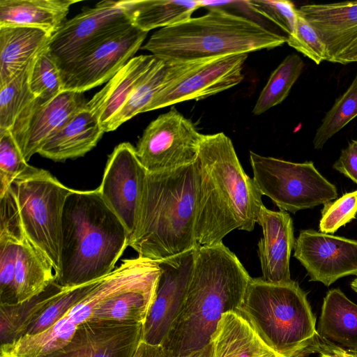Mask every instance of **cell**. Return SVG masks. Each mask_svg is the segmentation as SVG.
Instances as JSON below:
<instances>
[{
  "label": "cell",
  "mask_w": 357,
  "mask_h": 357,
  "mask_svg": "<svg viewBox=\"0 0 357 357\" xmlns=\"http://www.w3.org/2000/svg\"><path fill=\"white\" fill-rule=\"evenodd\" d=\"M22 237L0 234V304L17 303L14 287L15 260L17 244Z\"/></svg>",
  "instance_id": "cell-37"
},
{
  "label": "cell",
  "mask_w": 357,
  "mask_h": 357,
  "mask_svg": "<svg viewBox=\"0 0 357 357\" xmlns=\"http://www.w3.org/2000/svg\"><path fill=\"white\" fill-rule=\"evenodd\" d=\"M211 342L213 357H280L236 312L225 313Z\"/></svg>",
  "instance_id": "cell-25"
},
{
  "label": "cell",
  "mask_w": 357,
  "mask_h": 357,
  "mask_svg": "<svg viewBox=\"0 0 357 357\" xmlns=\"http://www.w3.org/2000/svg\"><path fill=\"white\" fill-rule=\"evenodd\" d=\"M317 330L323 340L357 350V305L340 289L329 290L324 298Z\"/></svg>",
  "instance_id": "cell-26"
},
{
  "label": "cell",
  "mask_w": 357,
  "mask_h": 357,
  "mask_svg": "<svg viewBox=\"0 0 357 357\" xmlns=\"http://www.w3.org/2000/svg\"><path fill=\"white\" fill-rule=\"evenodd\" d=\"M197 61L160 62L136 87L129 99L110 125L109 132L138 114L145 112L155 94L162 87L189 70Z\"/></svg>",
  "instance_id": "cell-29"
},
{
  "label": "cell",
  "mask_w": 357,
  "mask_h": 357,
  "mask_svg": "<svg viewBox=\"0 0 357 357\" xmlns=\"http://www.w3.org/2000/svg\"><path fill=\"white\" fill-rule=\"evenodd\" d=\"M186 357H213V344L211 342L201 350L197 351Z\"/></svg>",
  "instance_id": "cell-44"
},
{
  "label": "cell",
  "mask_w": 357,
  "mask_h": 357,
  "mask_svg": "<svg viewBox=\"0 0 357 357\" xmlns=\"http://www.w3.org/2000/svg\"><path fill=\"white\" fill-rule=\"evenodd\" d=\"M257 223L263 231L258 243L262 278L273 283L291 280L289 261L296 241L291 217L287 211H272L263 205Z\"/></svg>",
  "instance_id": "cell-18"
},
{
  "label": "cell",
  "mask_w": 357,
  "mask_h": 357,
  "mask_svg": "<svg viewBox=\"0 0 357 357\" xmlns=\"http://www.w3.org/2000/svg\"><path fill=\"white\" fill-rule=\"evenodd\" d=\"M54 281L55 273L52 264L25 236L22 237L17 244L15 260L14 287L17 303L40 294Z\"/></svg>",
  "instance_id": "cell-28"
},
{
  "label": "cell",
  "mask_w": 357,
  "mask_h": 357,
  "mask_svg": "<svg viewBox=\"0 0 357 357\" xmlns=\"http://www.w3.org/2000/svg\"><path fill=\"white\" fill-rule=\"evenodd\" d=\"M132 24L146 32L153 29L178 24L190 19L203 7L199 0H123L121 1Z\"/></svg>",
  "instance_id": "cell-27"
},
{
  "label": "cell",
  "mask_w": 357,
  "mask_h": 357,
  "mask_svg": "<svg viewBox=\"0 0 357 357\" xmlns=\"http://www.w3.org/2000/svg\"><path fill=\"white\" fill-rule=\"evenodd\" d=\"M294 249V257L310 281L328 287L340 278L357 275L356 240L305 229L301 231Z\"/></svg>",
  "instance_id": "cell-16"
},
{
  "label": "cell",
  "mask_w": 357,
  "mask_h": 357,
  "mask_svg": "<svg viewBox=\"0 0 357 357\" xmlns=\"http://www.w3.org/2000/svg\"><path fill=\"white\" fill-rule=\"evenodd\" d=\"M100 280L73 288L66 289L54 298L34 319L24 336L41 333L54 325L73 307L86 297Z\"/></svg>",
  "instance_id": "cell-34"
},
{
  "label": "cell",
  "mask_w": 357,
  "mask_h": 357,
  "mask_svg": "<svg viewBox=\"0 0 357 357\" xmlns=\"http://www.w3.org/2000/svg\"><path fill=\"white\" fill-rule=\"evenodd\" d=\"M248 8L277 24L288 36L295 29L298 9L285 0H252L244 1Z\"/></svg>",
  "instance_id": "cell-40"
},
{
  "label": "cell",
  "mask_w": 357,
  "mask_h": 357,
  "mask_svg": "<svg viewBox=\"0 0 357 357\" xmlns=\"http://www.w3.org/2000/svg\"><path fill=\"white\" fill-rule=\"evenodd\" d=\"M357 116V75L346 91L326 113L312 140L315 149H321L328 139Z\"/></svg>",
  "instance_id": "cell-33"
},
{
  "label": "cell",
  "mask_w": 357,
  "mask_h": 357,
  "mask_svg": "<svg viewBox=\"0 0 357 357\" xmlns=\"http://www.w3.org/2000/svg\"><path fill=\"white\" fill-rule=\"evenodd\" d=\"M160 268L151 261L132 282L105 298L93 310L89 321L145 322L154 299Z\"/></svg>",
  "instance_id": "cell-19"
},
{
  "label": "cell",
  "mask_w": 357,
  "mask_h": 357,
  "mask_svg": "<svg viewBox=\"0 0 357 357\" xmlns=\"http://www.w3.org/2000/svg\"><path fill=\"white\" fill-rule=\"evenodd\" d=\"M52 34L26 26H0V86L10 82L41 51Z\"/></svg>",
  "instance_id": "cell-23"
},
{
  "label": "cell",
  "mask_w": 357,
  "mask_h": 357,
  "mask_svg": "<svg viewBox=\"0 0 357 357\" xmlns=\"http://www.w3.org/2000/svg\"><path fill=\"white\" fill-rule=\"evenodd\" d=\"M351 289L357 293V278H355L351 283Z\"/></svg>",
  "instance_id": "cell-46"
},
{
  "label": "cell",
  "mask_w": 357,
  "mask_h": 357,
  "mask_svg": "<svg viewBox=\"0 0 357 357\" xmlns=\"http://www.w3.org/2000/svg\"><path fill=\"white\" fill-rule=\"evenodd\" d=\"M77 0H0V26H26L54 34Z\"/></svg>",
  "instance_id": "cell-24"
},
{
  "label": "cell",
  "mask_w": 357,
  "mask_h": 357,
  "mask_svg": "<svg viewBox=\"0 0 357 357\" xmlns=\"http://www.w3.org/2000/svg\"><path fill=\"white\" fill-rule=\"evenodd\" d=\"M197 248L158 262L160 274L143 324L142 341L162 344L167 337L184 302Z\"/></svg>",
  "instance_id": "cell-15"
},
{
  "label": "cell",
  "mask_w": 357,
  "mask_h": 357,
  "mask_svg": "<svg viewBox=\"0 0 357 357\" xmlns=\"http://www.w3.org/2000/svg\"><path fill=\"white\" fill-rule=\"evenodd\" d=\"M29 86L35 97L52 99L63 90L59 66L48 47L36 57L29 77Z\"/></svg>",
  "instance_id": "cell-35"
},
{
  "label": "cell",
  "mask_w": 357,
  "mask_h": 357,
  "mask_svg": "<svg viewBox=\"0 0 357 357\" xmlns=\"http://www.w3.org/2000/svg\"><path fill=\"white\" fill-rule=\"evenodd\" d=\"M160 61L153 54L134 56L87 102L86 107L98 118L105 132H109L134 90Z\"/></svg>",
  "instance_id": "cell-21"
},
{
  "label": "cell",
  "mask_w": 357,
  "mask_h": 357,
  "mask_svg": "<svg viewBox=\"0 0 357 357\" xmlns=\"http://www.w3.org/2000/svg\"><path fill=\"white\" fill-rule=\"evenodd\" d=\"M356 214L357 190H355L324 204L319 231L325 234H333L354 219Z\"/></svg>",
  "instance_id": "cell-38"
},
{
  "label": "cell",
  "mask_w": 357,
  "mask_h": 357,
  "mask_svg": "<svg viewBox=\"0 0 357 357\" xmlns=\"http://www.w3.org/2000/svg\"><path fill=\"white\" fill-rule=\"evenodd\" d=\"M357 57V38L335 60L334 63L347 64L354 61Z\"/></svg>",
  "instance_id": "cell-43"
},
{
  "label": "cell",
  "mask_w": 357,
  "mask_h": 357,
  "mask_svg": "<svg viewBox=\"0 0 357 357\" xmlns=\"http://www.w3.org/2000/svg\"><path fill=\"white\" fill-rule=\"evenodd\" d=\"M280 357L314 352L320 336L306 293L294 280L250 279L237 312Z\"/></svg>",
  "instance_id": "cell-6"
},
{
  "label": "cell",
  "mask_w": 357,
  "mask_h": 357,
  "mask_svg": "<svg viewBox=\"0 0 357 357\" xmlns=\"http://www.w3.org/2000/svg\"><path fill=\"white\" fill-rule=\"evenodd\" d=\"M147 33L132 25L59 66L63 90L84 93L107 83L134 57Z\"/></svg>",
  "instance_id": "cell-10"
},
{
  "label": "cell",
  "mask_w": 357,
  "mask_h": 357,
  "mask_svg": "<svg viewBox=\"0 0 357 357\" xmlns=\"http://www.w3.org/2000/svg\"><path fill=\"white\" fill-rule=\"evenodd\" d=\"M83 93L63 91L46 100L36 97L18 114L10 129L28 162L75 114L86 106Z\"/></svg>",
  "instance_id": "cell-14"
},
{
  "label": "cell",
  "mask_w": 357,
  "mask_h": 357,
  "mask_svg": "<svg viewBox=\"0 0 357 357\" xmlns=\"http://www.w3.org/2000/svg\"><path fill=\"white\" fill-rule=\"evenodd\" d=\"M148 172L129 142L117 145L109 155L98 188L102 199L129 233L135 232L142 207Z\"/></svg>",
  "instance_id": "cell-13"
},
{
  "label": "cell",
  "mask_w": 357,
  "mask_h": 357,
  "mask_svg": "<svg viewBox=\"0 0 357 357\" xmlns=\"http://www.w3.org/2000/svg\"><path fill=\"white\" fill-rule=\"evenodd\" d=\"M66 289L54 281L43 292L26 301L0 304L1 347L13 344L23 337L34 319Z\"/></svg>",
  "instance_id": "cell-30"
},
{
  "label": "cell",
  "mask_w": 357,
  "mask_h": 357,
  "mask_svg": "<svg viewBox=\"0 0 357 357\" xmlns=\"http://www.w3.org/2000/svg\"><path fill=\"white\" fill-rule=\"evenodd\" d=\"M204 15L155 31L142 46L167 61H192L271 50L287 37L252 20L220 7H208Z\"/></svg>",
  "instance_id": "cell-5"
},
{
  "label": "cell",
  "mask_w": 357,
  "mask_h": 357,
  "mask_svg": "<svg viewBox=\"0 0 357 357\" xmlns=\"http://www.w3.org/2000/svg\"><path fill=\"white\" fill-rule=\"evenodd\" d=\"M29 166L10 130H0V198Z\"/></svg>",
  "instance_id": "cell-36"
},
{
  "label": "cell",
  "mask_w": 357,
  "mask_h": 357,
  "mask_svg": "<svg viewBox=\"0 0 357 357\" xmlns=\"http://www.w3.org/2000/svg\"><path fill=\"white\" fill-rule=\"evenodd\" d=\"M333 167L357 183V140H352L342 150Z\"/></svg>",
  "instance_id": "cell-41"
},
{
  "label": "cell",
  "mask_w": 357,
  "mask_h": 357,
  "mask_svg": "<svg viewBox=\"0 0 357 357\" xmlns=\"http://www.w3.org/2000/svg\"><path fill=\"white\" fill-rule=\"evenodd\" d=\"M354 62H357V57L355 59Z\"/></svg>",
  "instance_id": "cell-47"
},
{
  "label": "cell",
  "mask_w": 357,
  "mask_h": 357,
  "mask_svg": "<svg viewBox=\"0 0 357 357\" xmlns=\"http://www.w3.org/2000/svg\"><path fill=\"white\" fill-rule=\"evenodd\" d=\"M287 43L316 64L326 61L325 45L314 29L298 11L294 31L287 36Z\"/></svg>",
  "instance_id": "cell-39"
},
{
  "label": "cell",
  "mask_w": 357,
  "mask_h": 357,
  "mask_svg": "<svg viewBox=\"0 0 357 357\" xmlns=\"http://www.w3.org/2000/svg\"><path fill=\"white\" fill-rule=\"evenodd\" d=\"M132 25L121 1H102L66 20L52 35L48 48L59 66Z\"/></svg>",
  "instance_id": "cell-11"
},
{
  "label": "cell",
  "mask_w": 357,
  "mask_h": 357,
  "mask_svg": "<svg viewBox=\"0 0 357 357\" xmlns=\"http://www.w3.org/2000/svg\"><path fill=\"white\" fill-rule=\"evenodd\" d=\"M250 162L261 193L280 211L296 213L337 197L336 187L320 174L312 162H293L251 151Z\"/></svg>",
  "instance_id": "cell-8"
},
{
  "label": "cell",
  "mask_w": 357,
  "mask_h": 357,
  "mask_svg": "<svg viewBox=\"0 0 357 357\" xmlns=\"http://www.w3.org/2000/svg\"><path fill=\"white\" fill-rule=\"evenodd\" d=\"M132 357H178L161 344H151L141 341Z\"/></svg>",
  "instance_id": "cell-42"
},
{
  "label": "cell",
  "mask_w": 357,
  "mask_h": 357,
  "mask_svg": "<svg viewBox=\"0 0 357 357\" xmlns=\"http://www.w3.org/2000/svg\"><path fill=\"white\" fill-rule=\"evenodd\" d=\"M36 57L10 82L0 86V130H10L18 114L36 98L29 86Z\"/></svg>",
  "instance_id": "cell-32"
},
{
  "label": "cell",
  "mask_w": 357,
  "mask_h": 357,
  "mask_svg": "<svg viewBox=\"0 0 357 357\" xmlns=\"http://www.w3.org/2000/svg\"><path fill=\"white\" fill-rule=\"evenodd\" d=\"M250 279L222 242L198 246L184 302L161 345L178 357L206 347L222 316L238 312Z\"/></svg>",
  "instance_id": "cell-2"
},
{
  "label": "cell",
  "mask_w": 357,
  "mask_h": 357,
  "mask_svg": "<svg viewBox=\"0 0 357 357\" xmlns=\"http://www.w3.org/2000/svg\"><path fill=\"white\" fill-rule=\"evenodd\" d=\"M298 13L314 29L326 49V61L335 59L357 38V1L307 4Z\"/></svg>",
  "instance_id": "cell-20"
},
{
  "label": "cell",
  "mask_w": 357,
  "mask_h": 357,
  "mask_svg": "<svg viewBox=\"0 0 357 357\" xmlns=\"http://www.w3.org/2000/svg\"><path fill=\"white\" fill-rule=\"evenodd\" d=\"M342 351L346 357H357V350L346 349L342 347Z\"/></svg>",
  "instance_id": "cell-45"
},
{
  "label": "cell",
  "mask_w": 357,
  "mask_h": 357,
  "mask_svg": "<svg viewBox=\"0 0 357 357\" xmlns=\"http://www.w3.org/2000/svg\"><path fill=\"white\" fill-rule=\"evenodd\" d=\"M304 65L298 55L287 56L270 75L257 100L253 114H261L284 100L302 73Z\"/></svg>",
  "instance_id": "cell-31"
},
{
  "label": "cell",
  "mask_w": 357,
  "mask_h": 357,
  "mask_svg": "<svg viewBox=\"0 0 357 357\" xmlns=\"http://www.w3.org/2000/svg\"><path fill=\"white\" fill-rule=\"evenodd\" d=\"M104 132L98 118L86 106L52 136L38 153L54 162L82 157L97 145Z\"/></svg>",
  "instance_id": "cell-22"
},
{
  "label": "cell",
  "mask_w": 357,
  "mask_h": 357,
  "mask_svg": "<svg viewBox=\"0 0 357 357\" xmlns=\"http://www.w3.org/2000/svg\"><path fill=\"white\" fill-rule=\"evenodd\" d=\"M202 137L192 122L173 107L148 125L136 153L149 173L174 170L196 161Z\"/></svg>",
  "instance_id": "cell-9"
},
{
  "label": "cell",
  "mask_w": 357,
  "mask_h": 357,
  "mask_svg": "<svg viewBox=\"0 0 357 357\" xmlns=\"http://www.w3.org/2000/svg\"><path fill=\"white\" fill-rule=\"evenodd\" d=\"M248 54L197 61L185 73L162 87L145 112L174 104L199 100L227 90L242 82Z\"/></svg>",
  "instance_id": "cell-12"
},
{
  "label": "cell",
  "mask_w": 357,
  "mask_h": 357,
  "mask_svg": "<svg viewBox=\"0 0 357 357\" xmlns=\"http://www.w3.org/2000/svg\"><path fill=\"white\" fill-rule=\"evenodd\" d=\"M142 329L138 323L86 321L66 345L45 357H132Z\"/></svg>",
  "instance_id": "cell-17"
},
{
  "label": "cell",
  "mask_w": 357,
  "mask_h": 357,
  "mask_svg": "<svg viewBox=\"0 0 357 357\" xmlns=\"http://www.w3.org/2000/svg\"><path fill=\"white\" fill-rule=\"evenodd\" d=\"M129 233L98 188L74 190L63 207L60 268L55 282L70 289L108 275L128 246Z\"/></svg>",
  "instance_id": "cell-3"
},
{
  "label": "cell",
  "mask_w": 357,
  "mask_h": 357,
  "mask_svg": "<svg viewBox=\"0 0 357 357\" xmlns=\"http://www.w3.org/2000/svg\"><path fill=\"white\" fill-rule=\"evenodd\" d=\"M199 173L191 165L147 173L138 223L128 246L156 262L195 249Z\"/></svg>",
  "instance_id": "cell-4"
},
{
  "label": "cell",
  "mask_w": 357,
  "mask_h": 357,
  "mask_svg": "<svg viewBox=\"0 0 357 357\" xmlns=\"http://www.w3.org/2000/svg\"><path fill=\"white\" fill-rule=\"evenodd\" d=\"M0 357H7V356H3V355H0Z\"/></svg>",
  "instance_id": "cell-48"
},
{
  "label": "cell",
  "mask_w": 357,
  "mask_h": 357,
  "mask_svg": "<svg viewBox=\"0 0 357 357\" xmlns=\"http://www.w3.org/2000/svg\"><path fill=\"white\" fill-rule=\"evenodd\" d=\"M199 173L195 237L199 246L222 242L234 229L252 231L264 205L253 178L223 132L203 135L195 161Z\"/></svg>",
  "instance_id": "cell-1"
},
{
  "label": "cell",
  "mask_w": 357,
  "mask_h": 357,
  "mask_svg": "<svg viewBox=\"0 0 357 357\" xmlns=\"http://www.w3.org/2000/svg\"><path fill=\"white\" fill-rule=\"evenodd\" d=\"M9 190L24 236L48 259L56 275L60 268L63 207L73 189L48 171L29 165Z\"/></svg>",
  "instance_id": "cell-7"
}]
</instances>
